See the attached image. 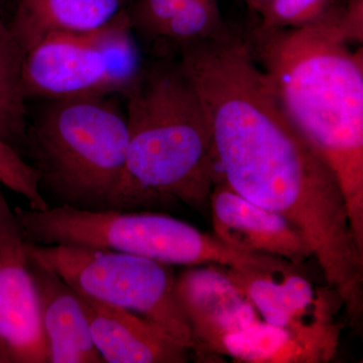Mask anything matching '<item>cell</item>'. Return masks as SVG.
<instances>
[{
	"label": "cell",
	"instance_id": "6da1fadb",
	"mask_svg": "<svg viewBox=\"0 0 363 363\" xmlns=\"http://www.w3.org/2000/svg\"><path fill=\"white\" fill-rule=\"evenodd\" d=\"M339 11L300 28L257 30V51L286 116L337 179L363 252L362 52L348 49Z\"/></svg>",
	"mask_w": 363,
	"mask_h": 363
},
{
	"label": "cell",
	"instance_id": "7a4b0ae2",
	"mask_svg": "<svg viewBox=\"0 0 363 363\" xmlns=\"http://www.w3.org/2000/svg\"><path fill=\"white\" fill-rule=\"evenodd\" d=\"M128 117L111 95L47 100L26 130L42 193L56 206L88 211L162 207L128 173Z\"/></svg>",
	"mask_w": 363,
	"mask_h": 363
},
{
	"label": "cell",
	"instance_id": "3957f363",
	"mask_svg": "<svg viewBox=\"0 0 363 363\" xmlns=\"http://www.w3.org/2000/svg\"><path fill=\"white\" fill-rule=\"evenodd\" d=\"M128 99V173L162 207L201 210L221 180L211 131L179 62L145 69Z\"/></svg>",
	"mask_w": 363,
	"mask_h": 363
},
{
	"label": "cell",
	"instance_id": "277c9868",
	"mask_svg": "<svg viewBox=\"0 0 363 363\" xmlns=\"http://www.w3.org/2000/svg\"><path fill=\"white\" fill-rule=\"evenodd\" d=\"M14 215L28 242L102 248L162 264L227 266L233 248L169 215L142 211H88L68 206L16 207Z\"/></svg>",
	"mask_w": 363,
	"mask_h": 363
},
{
	"label": "cell",
	"instance_id": "5b68a950",
	"mask_svg": "<svg viewBox=\"0 0 363 363\" xmlns=\"http://www.w3.org/2000/svg\"><path fill=\"white\" fill-rule=\"evenodd\" d=\"M26 250L78 293L135 313L157 325L176 343L195 350L192 332L177 301L176 279L169 264L102 248L26 240Z\"/></svg>",
	"mask_w": 363,
	"mask_h": 363
},
{
	"label": "cell",
	"instance_id": "8992f818",
	"mask_svg": "<svg viewBox=\"0 0 363 363\" xmlns=\"http://www.w3.org/2000/svg\"><path fill=\"white\" fill-rule=\"evenodd\" d=\"M142 54L130 21L114 18L97 30L58 35L25 55L26 100L125 94L140 80Z\"/></svg>",
	"mask_w": 363,
	"mask_h": 363
},
{
	"label": "cell",
	"instance_id": "52a82bcc",
	"mask_svg": "<svg viewBox=\"0 0 363 363\" xmlns=\"http://www.w3.org/2000/svg\"><path fill=\"white\" fill-rule=\"evenodd\" d=\"M0 363H49L39 300L14 212L0 190Z\"/></svg>",
	"mask_w": 363,
	"mask_h": 363
},
{
	"label": "cell",
	"instance_id": "ba28073f",
	"mask_svg": "<svg viewBox=\"0 0 363 363\" xmlns=\"http://www.w3.org/2000/svg\"><path fill=\"white\" fill-rule=\"evenodd\" d=\"M294 267H222L267 323L301 333H318L340 326L334 323L329 291L313 285L294 271Z\"/></svg>",
	"mask_w": 363,
	"mask_h": 363
},
{
	"label": "cell",
	"instance_id": "9c48e42d",
	"mask_svg": "<svg viewBox=\"0 0 363 363\" xmlns=\"http://www.w3.org/2000/svg\"><path fill=\"white\" fill-rule=\"evenodd\" d=\"M175 294L200 359L216 355L225 336L260 320L250 301L220 266L190 267L176 279Z\"/></svg>",
	"mask_w": 363,
	"mask_h": 363
},
{
	"label": "cell",
	"instance_id": "30bf717a",
	"mask_svg": "<svg viewBox=\"0 0 363 363\" xmlns=\"http://www.w3.org/2000/svg\"><path fill=\"white\" fill-rule=\"evenodd\" d=\"M214 234L229 247L303 264L313 252L297 227L281 214L247 201L223 180L210 194Z\"/></svg>",
	"mask_w": 363,
	"mask_h": 363
},
{
	"label": "cell",
	"instance_id": "8fae6325",
	"mask_svg": "<svg viewBox=\"0 0 363 363\" xmlns=\"http://www.w3.org/2000/svg\"><path fill=\"white\" fill-rule=\"evenodd\" d=\"M78 295L93 342L104 363L188 362L190 350L149 320L83 294Z\"/></svg>",
	"mask_w": 363,
	"mask_h": 363
},
{
	"label": "cell",
	"instance_id": "7c38bea8",
	"mask_svg": "<svg viewBox=\"0 0 363 363\" xmlns=\"http://www.w3.org/2000/svg\"><path fill=\"white\" fill-rule=\"evenodd\" d=\"M28 257L49 363H104L93 342L78 293L56 272Z\"/></svg>",
	"mask_w": 363,
	"mask_h": 363
},
{
	"label": "cell",
	"instance_id": "4fadbf2b",
	"mask_svg": "<svg viewBox=\"0 0 363 363\" xmlns=\"http://www.w3.org/2000/svg\"><path fill=\"white\" fill-rule=\"evenodd\" d=\"M341 326L318 333H301L255 322L222 339L216 355L248 363H322L336 354Z\"/></svg>",
	"mask_w": 363,
	"mask_h": 363
},
{
	"label": "cell",
	"instance_id": "5bb4252c",
	"mask_svg": "<svg viewBox=\"0 0 363 363\" xmlns=\"http://www.w3.org/2000/svg\"><path fill=\"white\" fill-rule=\"evenodd\" d=\"M125 4L126 0H16L9 26L26 55L54 35L89 33L107 25Z\"/></svg>",
	"mask_w": 363,
	"mask_h": 363
},
{
	"label": "cell",
	"instance_id": "9a60e30c",
	"mask_svg": "<svg viewBox=\"0 0 363 363\" xmlns=\"http://www.w3.org/2000/svg\"><path fill=\"white\" fill-rule=\"evenodd\" d=\"M23 59L25 52L0 18V138L20 152L26 150L28 130L21 86Z\"/></svg>",
	"mask_w": 363,
	"mask_h": 363
},
{
	"label": "cell",
	"instance_id": "2e32d148",
	"mask_svg": "<svg viewBox=\"0 0 363 363\" xmlns=\"http://www.w3.org/2000/svg\"><path fill=\"white\" fill-rule=\"evenodd\" d=\"M222 28L217 0H189L162 26L157 37L187 44L211 37Z\"/></svg>",
	"mask_w": 363,
	"mask_h": 363
},
{
	"label": "cell",
	"instance_id": "e0dca14e",
	"mask_svg": "<svg viewBox=\"0 0 363 363\" xmlns=\"http://www.w3.org/2000/svg\"><path fill=\"white\" fill-rule=\"evenodd\" d=\"M0 185L28 200L30 209L49 208L40 188V176L18 150L0 138Z\"/></svg>",
	"mask_w": 363,
	"mask_h": 363
},
{
	"label": "cell",
	"instance_id": "ac0fdd59",
	"mask_svg": "<svg viewBox=\"0 0 363 363\" xmlns=\"http://www.w3.org/2000/svg\"><path fill=\"white\" fill-rule=\"evenodd\" d=\"M335 7V0H271L262 13L257 30L295 28L323 18Z\"/></svg>",
	"mask_w": 363,
	"mask_h": 363
},
{
	"label": "cell",
	"instance_id": "d6986e66",
	"mask_svg": "<svg viewBox=\"0 0 363 363\" xmlns=\"http://www.w3.org/2000/svg\"><path fill=\"white\" fill-rule=\"evenodd\" d=\"M189 0H138L130 11L133 28L157 37L162 26Z\"/></svg>",
	"mask_w": 363,
	"mask_h": 363
},
{
	"label": "cell",
	"instance_id": "ffe728a7",
	"mask_svg": "<svg viewBox=\"0 0 363 363\" xmlns=\"http://www.w3.org/2000/svg\"><path fill=\"white\" fill-rule=\"evenodd\" d=\"M363 0H350L339 11V23L346 40L362 42Z\"/></svg>",
	"mask_w": 363,
	"mask_h": 363
},
{
	"label": "cell",
	"instance_id": "44dd1931",
	"mask_svg": "<svg viewBox=\"0 0 363 363\" xmlns=\"http://www.w3.org/2000/svg\"><path fill=\"white\" fill-rule=\"evenodd\" d=\"M245 1L247 2L248 6H250L252 11L260 13L271 0H245Z\"/></svg>",
	"mask_w": 363,
	"mask_h": 363
}]
</instances>
